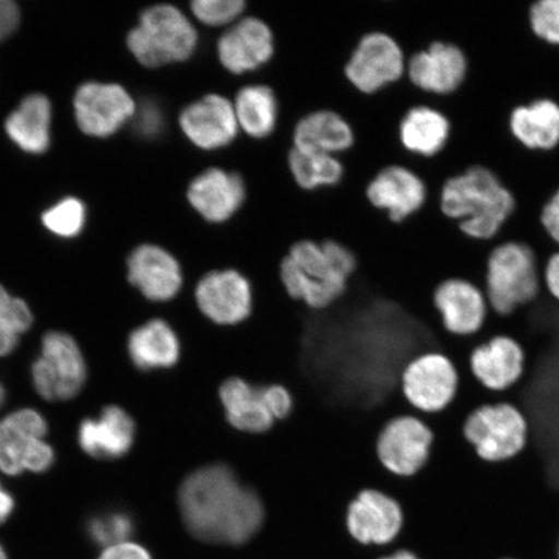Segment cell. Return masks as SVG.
Returning <instances> with one entry per match:
<instances>
[{
  "mask_svg": "<svg viewBox=\"0 0 559 559\" xmlns=\"http://www.w3.org/2000/svg\"><path fill=\"white\" fill-rule=\"evenodd\" d=\"M274 37L267 24L249 17L239 21L222 35L218 55L228 72L242 74L255 70L272 58Z\"/></svg>",
  "mask_w": 559,
  "mask_h": 559,
  "instance_id": "21",
  "label": "cell"
},
{
  "mask_svg": "<svg viewBox=\"0 0 559 559\" xmlns=\"http://www.w3.org/2000/svg\"><path fill=\"white\" fill-rule=\"evenodd\" d=\"M13 508H15V501H13L12 496L0 486V524L10 519Z\"/></svg>",
  "mask_w": 559,
  "mask_h": 559,
  "instance_id": "43",
  "label": "cell"
},
{
  "mask_svg": "<svg viewBox=\"0 0 559 559\" xmlns=\"http://www.w3.org/2000/svg\"><path fill=\"white\" fill-rule=\"evenodd\" d=\"M436 431L421 416H397L383 426L377 439V456L389 473L414 478L429 465Z\"/></svg>",
  "mask_w": 559,
  "mask_h": 559,
  "instance_id": "8",
  "label": "cell"
},
{
  "mask_svg": "<svg viewBox=\"0 0 559 559\" xmlns=\"http://www.w3.org/2000/svg\"><path fill=\"white\" fill-rule=\"evenodd\" d=\"M264 404L275 421H282L292 414L293 396L288 390L280 384H270L261 388Z\"/></svg>",
  "mask_w": 559,
  "mask_h": 559,
  "instance_id": "37",
  "label": "cell"
},
{
  "mask_svg": "<svg viewBox=\"0 0 559 559\" xmlns=\"http://www.w3.org/2000/svg\"><path fill=\"white\" fill-rule=\"evenodd\" d=\"M4 397H5V391L2 386V384H0V407H2V405L4 403Z\"/></svg>",
  "mask_w": 559,
  "mask_h": 559,
  "instance_id": "46",
  "label": "cell"
},
{
  "mask_svg": "<svg viewBox=\"0 0 559 559\" xmlns=\"http://www.w3.org/2000/svg\"><path fill=\"white\" fill-rule=\"evenodd\" d=\"M32 323V312L24 300L10 296L0 286V356L16 348L20 334L29 330Z\"/></svg>",
  "mask_w": 559,
  "mask_h": 559,
  "instance_id": "32",
  "label": "cell"
},
{
  "mask_svg": "<svg viewBox=\"0 0 559 559\" xmlns=\"http://www.w3.org/2000/svg\"><path fill=\"white\" fill-rule=\"evenodd\" d=\"M237 123L248 135L265 138L277 121V102L267 86H248L240 91L234 104Z\"/></svg>",
  "mask_w": 559,
  "mask_h": 559,
  "instance_id": "30",
  "label": "cell"
},
{
  "mask_svg": "<svg viewBox=\"0 0 559 559\" xmlns=\"http://www.w3.org/2000/svg\"><path fill=\"white\" fill-rule=\"evenodd\" d=\"M557 559H559V539H558V544H557Z\"/></svg>",
  "mask_w": 559,
  "mask_h": 559,
  "instance_id": "49",
  "label": "cell"
},
{
  "mask_svg": "<svg viewBox=\"0 0 559 559\" xmlns=\"http://www.w3.org/2000/svg\"><path fill=\"white\" fill-rule=\"evenodd\" d=\"M404 400L421 417L444 414L459 395L460 373L456 365L442 352L430 349L416 356L401 377Z\"/></svg>",
  "mask_w": 559,
  "mask_h": 559,
  "instance_id": "7",
  "label": "cell"
},
{
  "mask_svg": "<svg viewBox=\"0 0 559 559\" xmlns=\"http://www.w3.org/2000/svg\"><path fill=\"white\" fill-rule=\"evenodd\" d=\"M547 257L526 242L501 241L489 251L484 290L489 310L500 318L512 317L540 297L543 267Z\"/></svg>",
  "mask_w": 559,
  "mask_h": 559,
  "instance_id": "4",
  "label": "cell"
},
{
  "mask_svg": "<svg viewBox=\"0 0 559 559\" xmlns=\"http://www.w3.org/2000/svg\"><path fill=\"white\" fill-rule=\"evenodd\" d=\"M451 136V122L439 109L416 104L402 116L397 124L401 145L412 156L435 158L443 152Z\"/></svg>",
  "mask_w": 559,
  "mask_h": 559,
  "instance_id": "25",
  "label": "cell"
},
{
  "mask_svg": "<svg viewBox=\"0 0 559 559\" xmlns=\"http://www.w3.org/2000/svg\"><path fill=\"white\" fill-rule=\"evenodd\" d=\"M20 23V11L11 0H0V41L10 37Z\"/></svg>",
  "mask_w": 559,
  "mask_h": 559,
  "instance_id": "42",
  "label": "cell"
},
{
  "mask_svg": "<svg viewBox=\"0 0 559 559\" xmlns=\"http://www.w3.org/2000/svg\"><path fill=\"white\" fill-rule=\"evenodd\" d=\"M377 559H423L419 557L415 550L409 548H397L395 550H391L390 554L383 555Z\"/></svg>",
  "mask_w": 559,
  "mask_h": 559,
  "instance_id": "44",
  "label": "cell"
},
{
  "mask_svg": "<svg viewBox=\"0 0 559 559\" xmlns=\"http://www.w3.org/2000/svg\"><path fill=\"white\" fill-rule=\"evenodd\" d=\"M442 213L461 233L488 241L498 235L515 210L512 192L485 166H472L445 181L440 191Z\"/></svg>",
  "mask_w": 559,
  "mask_h": 559,
  "instance_id": "3",
  "label": "cell"
},
{
  "mask_svg": "<svg viewBox=\"0 0 559 559\" xmlns=\"http://www.w3.org/2000/svg\"><path fill=\"white\" fill-rule=\"evenodd\" d=\"M135 418L121 407H108L100 418L86 419L79 432L82 450L96 459H120L135 445Z\"/></svg>",
  "mask_w": 559,
  "mask_h": 559,
  "instance_id": "22",
  "label": "cell"
},
{
  "mask_svg": "<svg viewBox=\"0 0 559 559\" xmlns=\"http://www.w3.org/2000/svg\"><path fill=\"white\" fill-rule=\"evenodd\" d=\"M499 559H521L519 557H513V556H506V557H501Z\"/></svg>",
  "mask_w": 559,
  "mask_h": 559,
  "instance_id": "48",
  "label": "cell"
},
{
  "mask_svg": "<svg viewBox=\"0 0 559 559\" xmlns=\"http://www.w3.org/2000/svg\"><path fill=\"white\" fill-rule=\"evenodd\" d=\"M51 103L44 95L27 96L7 118V134L21 150L40 155L50 146Z\"/></svg>",
  "mask_w": 559,
  "mask_h": 559,
  "instance_id": "28",
  "label": "cell"
},
{
  "mask_svg": "<svg viewBox=\"0 0 559 559\" xmlns=\"http://www.w3.org/2000/svg\"><path fill=\"white\" fill-rule=\"evenodd\" d=\"M527 356L523 346L507 334L493 335L475 346L469 355V369L481 388L491 393H506L526 373Z\"/></svg>",
  "mask_w": 559,
  "mask_h": 559,
  "instance_id": "17",
  "label": "cell"
},
{
  "mask_svg": "<svg viewBox=\"0 0 559 559\" xmlns=\"http://www.w3.org/2000/svg\"><path fill=\"white\" fill-rule=\"evenodd\" d=\"M444 332L454 337H472L484 330L489 305L484 288L463 277L440 282L431 298Z\"/></svg>",
  "mask_w": 559,
  "mask_h": 559,
  "instance_id": "13",
  "label": "cell"
},
{
  "mask_svg": "<svg viewBox=\"0 0 559 559\" xmlns=\"http://www.w3.org/2000/svg\"><path fill=\"white\" fill-rule=\"evenodd\" d=\"M374 207L388 213L394 225L412 218L428 201V186L419 175L404 165H389L376 175L367 190Z\"/></svg>",
  "mask_w": 559,
  "mask_h": 559,
  "instance_id": "19",
  "label": "cell"
},
{
  "mask_svg": "<svg viewBox=\"0 0 559 559\" xmlns=\"http://www.w3.org/2000/svg\"><path fill=\"white\" fill-rule=\"evenodd\" d=\"M223 409L230 428L245 435H263L275 424L261 388L251 386L241 379H229L219 391Z\"/></svg>",
  "mask_w": 559,
  "mask_h": 559,
  "instance_id": "27",
  "label": "cell"
},
{
  "mask_svg": "<svg viewBox=\"0 0 559 559\" xmlns=\"http://www.w3.org/2000/svg\"><path fill=\"white\" fill-rule=\"evenodd\" d=\"M543 286L550 298L559 302V249L554 251L544 263Z\"/></svg>",
  "mask_w": 559,
  "mask_h": 559,
  "instance_id": "41",
  "label": "cell"
},
{
  "mask_svg": "<svg viewBox=\"0 0 559 559\" xmlns=\"http://www.w3.org/2000/svg\"><path fill=\"white\" fill-rule=\"evenodd\" d=\"M132 367L140 373L171 369L180 359V341L166 320L155 318L135 326L128 338Z\"/></svg>",
  "mask_w": 559,
  "mask_h": 559,
  "instance_id": "23",
  "label": "cell"
},
{
  "mask_svg": "<svg viewBox=\"0 0 559 559\" xmlns=\"http://www.w3.org/2000/svg\"><path fill=\"white\" fill-rule=\"evenodd\" d=\"M528 23L535 38L559 47V0H531Z\"/></svg>",
  "mask_w": 559,
  "mask_h": 559,
  "instance_id": "35",
  "label": "cell"
},
{
  "mask_svg": "<svg viewBox=\"0 0 559 559\" xmlns=\"http://www.w3.org/2000/svg\"><path fill=\"white\" fill-rule=\"evenodd\" d=\"M289 167L298 186L305 190L338 183L344 174V167L337 158L296 148L290 152Z\"/></svg>",
  "mask_w": 559,
  "mask_h": 559,
  "instance_id": "31",
  "label": "cell"
},
{
  "mask_svg": "<svg viewBox=\"0 0 559 559\" xmlns=\"http://www.w3.org/2000/svg\"><path fill=\"white\" fill-rule=\"evenodd\" d=\"M198 32L177 7L159 4L143 12L128 37V46L139 62L158 68L185 61L198 47Z\"/></svg>",
  "mask_w": 559,
  "mask_h": 559,
  "instance_id": "6",
  "label": "cell"
},
{
  "mask_svg": "<svg viewBox=\"0 0 559 559\" xmlns=\"http://www.w3.org/2000/svg\"><path fill=\"white\" fill-rule=\"evenodd\" d=\"M407 56L393 35L374 32L366 35L346 66V76L361 93L374 94L403 80Z\"/></svg>",
  "mask_w": 559,
  "mask_h": 559,
  "instance_id": "12",
  "label": "cell"
},
{
  "mask_svg": "<svg viewBox=\"0 0 559 559\" xmlns=\"http://www.w3.org/2000/svg\"><path fill=\"white\" fill-rule=\"evenodd\" d=\"M346 528L361 547H391L404 535V509L391 496L365 489L347 508Z\"/></svg>",
  "mask_w": 559,
  "mask_h": 559,
  "instance_id": "11",
  "label": "cell"
},
{
  "mask_svg": "<svg viewBox=\"0 0 559 559\" xmlns=\"http://www.w3.org/2000/svg\"><path fill=\"white\" fill-rule=\"evenodd\" d=\"M47 429L37 411L21 409L4 418L0 423V469L11 475L50 469L55 454L44 442Z\"/></svg>",
  "mask_w": 559,
  "mask_h": 559,
  "instance_id": "10",
  "label": "cell"
},
{
  "mask_svg": "<svg viewBox=\"0 0 559 559\" xmlns=\"http://www.w3.org/2000/svg\"><path fill=\"white\" fill-rule=\"evenodd\" d=\"M356 269L358 258L344 245L304 240L284 255L280 277L290 298L321 311L345 295Z\"/></svg>",
  "mask_w": 559,
  "mask_h": 559,
  "instance_id": "2",
  "label": "cell"
},
{
  "mask_svg": "<svg viewBox=\"0 0 559 559\" xmlns=\"http://www.w3.org/2000/svg\"><path fill=\"white\" fill-rule=\"evenodd\" d=\"M202 314L221 326L241 324L253 309V290L239 271L214 270L200 278L194 290Z\"/></svg>",
  "mask_w": 559,
  "mask_h": 559,
  "instance_id": "14",
  "label": "cell"
},
{
  "mask_svg": "<svg viewBox=\"0 0 559 559\" xmlns=\"http://www.w3.org/2000/svg\"><path fill=\"white\" fill-rule=\"evenodd\" d=\"M85 206L80 200L70 198L59 202L44 214V225L52 234L61 237H73L85 226Z\"/></svg>",
  "mask_w": 559,
  "mask_h": 559,
  "instance_id": "34",
  "label": "cell"
},
{
  "mask_svg": "<svg viewBox=\"0 0 559 559\" xmlns=\"http://www.w3.org/2000/svg\"><path fill=\"white\" fill-rule=\"evenodd\" d=\"M540 223L545 234L559 248V190L545 202L540 214Z\"/></svg>",
  "mask_w": 559,
  "mask_h": 559,
  "instance_id": "39",
  "label": "cell"
},
{
  "mask_svg": "<svg viewBox=\"0 0 559 559\" xmlns=\"http://www.w3.org/2000/svg\"><path fill=\"white\" fill-rule=\"evenodd\" d=\"M194 288H192V286H187L185 285L183 286V290L181 292H190V293H194ZM180 292V293H181ZM179 293V295H180ZM169 304V302H167ZM165 305V304H164ZM160 307H163V305H153L152 306V310H151V313H152V318L155 319V318H159V310H160ZM160 319V318H159Z\"/></svg>",
  "mask_w": 559,
  "mask_h": 559,
  "instance_id": "45",
  "label": "cell"
},
{
  "mask_svg": "<svg viewBox=\"0 0 559 559\" xmlns=\"http://www.w3.org/2000/svg\"><path fill=\"white\" fill-rule=\"evenodd\" d=\"M0 559H9V556H7L2 545H0Z\"/></svg>",
  "mask_w": 559,
  "mask_h": 559,
  "instance_id": "47",
  "label": "cell"
},
{
  "mask_svg": "<svg viewBox=\"0 0 559 559\" xmlns=\"http://www.w3.org/2000/svg\"><path fill=\"white\" fill-rule=\"evenodd\" d=\"M354 143L348 123L333 111H317L304 118L295 131L296 150L331 155L346 151Z\"/></svg>",
  "mask_w": 559,
  "mask_h": 559,
  "instance_id": "29",
  "label": "cell"
},
{
  "mask_svg": "<svg viewBox=\"0 0 559 559\" xmlns=\"http://www.w3.org/2000/svg\"><path fill=\"white\" fill-rule=\"evenodd\" d=\"M188 200L205 221L226 222L242 205L243 181L239 175L210 169L192 181L188 188Z\"/></svg>",
  "mask_w": 559,
  "mask_h": 559,
  "instance_id": "24",
  "label": "cell"
},
{
  "mask_svg": "<svg viewBox=\"0 0 559 559\" xmlns=\"http://www.w3.org/2000/svg\"><path fill=\"white\" fill-rule=\"evenodd\" d=\"M32 379L45 400H72L86 381L85 359L76 342L66 333H47L40 358L32 367Z\"/></svg>",
  "mask_w": 559,
  "mask_h": 559,
  "instance_id": "9",
  "label": "cell"
},
{
  "mask_svg": "<svg viewBox=\"0 0 559 559\" xmlns=\"http://www.w3.org/2000/svg\"><path fill=\"white\" fill-rule=\"evenodd\" d=\"M469 62L463 50L449 41H432L407 59V75L412 86L431 96H449L461 88Z\"/></svg>",
  "mask_w": 559,
  "mask_h": 559,
  "instance_id": "15",
  "label": "cell"
},
{
  "mask_svg": "<svg viewBox=\"0 0 559 559\" xmlns=\"http://www.w3.org/2000/svg\"><path fill=\"white\" fill-rule=\"evenodd\" d=\"M179 123L186 136L205 151L228 145L239 130L234 104L221 95H207L188 105L181 111Z\"/></svg>",
  "mask_w": 559,
  "mask_h": 559,
  "instance_id": "20",
  "label": "cell"
},
{
  "mask_svg": "<svg viewBox=\"0 0 559 559\" xmlns=\"http://www.w3.org/2000/svg\"><path fill=\"white\" fill-rule=\"evenodd\" d=\"M132 118H135L136 131L144 136L156 135L160 126H163L159 110L151 103H144L142 107L136 108L135 115Z\"/></svg>",
  "mask_w": 559,
  "mask_h": 559,
  "instance_id": "38",
  "label": "cell"
},
{
  "mask_svg": "<svg viewBox=\"0 0 559 559\" xmlns=\"http://www.w3.org/2000/svg\"><path fill=\"white\" fill-rule=\"evenodd\" d=\"M178 507L186 533L207 547L241 548L264 523L260 496L225 464L188 475L178 491Z\"/></svg>",
  "mask_w": 559,
  "mask_h": 559,
  "instance_id": "1",
  "label": "cell"
},
{
  "mask_svg": "<svg viewBox=\"0 0 559 559\" xmlns=\"http://www.w3.org/2000/svg\"><path fill=\"white\" fill-rule=\"evenodd\" d=\"M74 109L76 122L85 134L105 138L134 117L136 104L120 85L90 82L76 91Z\"/></svg>",
  "mask_w": 559,
  "mask_h": 559,
  "instance_id": "16",
  "label": "cell"
},
{
  "mask_svg": "<svg viewBox=\"0 0 559 559\" xmlns=\"http://www.w3.org/2000/svg\"><path fill=\"white\" fill-rule=\"evenodd\" d=\"M97 559H153V557L144 545L129 540L105 548Z\"/></svg>",
  "mask_w": 559,
  "mask_h": 559,
  "instance_id": "40",
  "label": "cell"
},
{
  "mask_svg": "<svg viewBox=\"0 0 559 559\" xmlns=\"http://www.w3.org/2000/svg\"><path fill=\"white\" fill-rule=\"evenodd\" d=\"M510 134L523 148L550 152L559 145V104L539 99L520 105L509 117Z\"/></svg>",
  "mask_w": 559,
  "mask_h": 559,
  "instance_id": "26",
  "label": "cell"
},
{
  "mask_svg": "<svg viewBox=\"0 0 559 559\" xmlns=\"http://www.w3.org/2000/svg\"><path fill=\"white\" fill-rule=\"evenodd\" d=\"M87 530L91 539L108 548L111 545L129 542L134 534L135 522L128 513H107L91 520Z\"/></svg>",
  "mask_w": 559,
  "mask_h": 559,
  "instance_id": "33",
  "label": "cell"
},
{
  "mask_svg": "<svg viewBox=\"0 0 559 559\" xmlns=\"http://www.w3.org/2000/svg\"><path fill=\"white\" fill-rule=\"evenodd\" d=\"M129 282L146 302L164 305L179 296L185 286L183 267L169 251L142 245L128 261Z\"/></svg>",
  "mask_w": 559,
  "mask_h": 559,
  "instance_id": "18",
  "label": "cell"
},
{
  "mask_svg": "<svg viewBox=\"0 0 559 559\" xmlns=\"http://www.w3.org/2000/svg\"><path fill=\"white\" fill-rule=\"evenodd\" d=\"M463 437L481 463L507 464L527 449L530 424L519 405L485 403L466 415Z\"/></svg>",
  "mask_w": 559,
  "mask_h": 559,
  "instance_id": "5",
  "label": "cell"
},
{
  "mask_svg": "<svg viewBox=\"0 0 559 559\" xmlns=\"http://www.w3.org/2000/svg\"><path fill=\"white\" fill-rule=\"evenodd\" d=\"M242 0H194L191 9L195 19L209 26L233 24L245 10Z\"/></svg>",
  "mask_w": 559,
  "mask_h": 559,
  "instance_id": "36",
  "label": "cell"
}]
</instances>
